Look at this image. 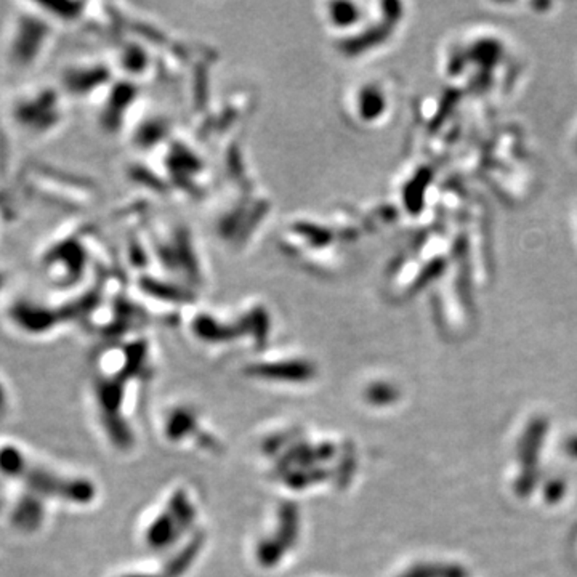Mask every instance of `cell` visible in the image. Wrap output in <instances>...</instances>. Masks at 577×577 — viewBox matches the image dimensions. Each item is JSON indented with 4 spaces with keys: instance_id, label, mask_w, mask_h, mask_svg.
<instances>
[{
    "instance_id": "8",
    "label": "cell",
    "mask_w": 577,
    "mask_h": 577,
    "mask_svg": "<svg viewBox=\"0 0 577 577\" xmlns=\"http://www.w3.org/2000/svg\"><path fill=\"white\" fill-rule=\"evenodd\" d=\"M196 430V417L191 411L177 409L173 411L167 420L166 433L167 436L177 441Z\"/></svg>"
},
{
    "instance_id": "16",
    "label": "cell",
    "mask_w": 577,
    "mask_h": 577,
    "mask_svg": "<svg viewBox=\"0 0 577 577\" xmlns=\"http://www.w3.org/2000/svg\"><path fill=\"white\" fill-rule=\"evenodd\" d=\"M122 577H164V576H148V574H130V576H122Z\"/></svg>"
},
{
    "instance_id": "6",
    "label": "cell",
    "mask_w": 577,
    "mask_h": 577,
    "mask_svg": "<svg viewBox=\"0 0 577 577\" xmlns=\"http://www.w3.org/2000/svg\"><path fill=\"white\" fill-rule=\"evenodd\" d=\"M204 545L203 534H196V536L189 541L182 552L177 553L171 561H168L166 569H164V577H180L183 573H187L189 566H191L196 557L199 555V550Z\"/></svg>"
},
{
    "instance_id": "5",
    "label": "cell",
    "mask_w": 577,
    "mask_h": 577,
    "mask_svg": "<svg viewBox=\"0 0 577 577\" xmlns=\"http://www.w3.org/2000/svg\"><path fill=\"white\" fill-rule=\"evenodd\" d=\"M180 529L173 521L171 513H162L157 520L152 523L146 532V541L152 548H164L171 545L180 536Z\"/></svg>"
},
{
    "instance_id": "14",
    "label": "cell",
    "mask_w": 577,
    "mask_h": 577,
    "mask_svg": "<svg viewBox=\"0 0 577 577\" xmlns=\"http://www.w3.org/2000/svg\"><path fill=\"white\" fill-rule=\"evenodd\" d=\"M106 422H108L106 425H108V432H109L111 438H113L119 446H122V448L130 446L132 433L129 430V427H127V423L122 419H119L116 414L109 416L108 419H106Z\"/></svg>"
},
{
    "instance_id": "12",
    "label": "cell",
    "mask_w": 577,
    "mask_h": 577,
    "mask_svg": "<svg viewBox=\"0 0 577 577\" xmlns=\"http://www.w3.org/2000/svg\"><path fill=\"white\" fill-rule=\"evenodd\" d=\"M100 400H102L106 412L114 416L119 409L120 402H122V385H120V380L104 382L103 385H100Z\"/></svg>"
},
{
    "instance_id": "2",
    "label": "cell",
    "mask_w": 577,
    "mask_h": 577,
    "mask_svg": "<svg viewBox=\"0 0 577 577\" xmlns=\"http://www.w3.org/2000/svg\"><path fill=\"white\" fill-rule=\"evenodd\" d=\"M66 95L50 84H33L10 95L5 106L12 130L23 139H50L66 124Z\"/></svg>"
},
{
    "instance_id": "10",
    "label": "cell",
    "mask_w": 577,
    "mask_h": 577,
    "mask_svg": "<svg viewBox=\"0 0 577 577\" xmlns=\"http://www.w3.org/2000/svg\"><path fill=\"white\" fill-rule=\"evenodd\" d=\"M285 545L279 541L276 537L264 539L260 544H258L257 548V558L260 561V564L264 568H271V566L278 564L280 558L284 557L285 553Z\"/></svg>"
},
{
    "instance_id": "7",
    "label": "cell",
    "mask_w": 577,
    "mask_h": 577,
    "mask_svg": "<svg viewBox=\"0 0 577 577\" xmlns=\"http://www.w3.org/2000/svg\"><path fill=\"white\" fill-rule=\"evenodd\" d=\"M168 513L173 518V521L177 523L180 532H183L184 529H188L194 523V507L191 502H189L187 492L178 489L175 494L172 496L171 504H168Z\"/></svg>"
},
{
    "instance_id": "3",
    "label": "cell",
    "mask_w": 577,
    "mask_h": 577,
    "mask_svg": "<svg viewBox=\"0 0 577 577\" xmlns=\"http://www.w3.org/2000/svg\"><path fill=\"white\" fill-rule=\"evenodd\" d=\"M248 374L262 379L284 380V382H306L315 377V367L306 361L260 363L248 367Z\"/></svg>"
},
{
    "instance_id": "11",
    "label": "cell",
    "mask_w": 577,
    "mask_h": 577,
    "mask_svg": "<svg viewBox=\"0 0 577 577\" xmlns=\"http://www.w3.org/2000/svg\"><path fill=\"white\" fill-rule=\"evenodd\" d=\"M329 478V472L324 468H303L299 470L292 475H287V484L292 486L294 489H303L306 486L321 483V481H326Z\"/></svg>"
},
{
    "instance_id": "9",
    "label": "cell",
    "mask_w": 577,
    "mask_h": 577,
    "mask_svg": "<svg viewBox=\"0 0 577 577\" xmlns=\"http://www.w3.org/2000/svg\"><path fill=\"white\" fill-rule=\"evenodd\" d=\"M194 331L200 338L209 342H223L236 335L235 331L228 329V327L221 324H216L209 316L198 317V321L194 324Z\"/></svg>"
},
{
    "instance_id": "13",
    "label": "cell",
    "mask_w": 577,
    "mask_h": 577,
    "mask_svg": "<svg viewBox=\"0 0 577 577\" xmlns=\"http://www.w3.org/2000/svg\"><path fill=\"white\" fill-rule=\"evenodd\" d=\"M15 219H17V204L13 194L7 189H0V237Z\"/></svg>"
},
{
    "instance_id": "1",
    "label": "cell",
    "mask_w": 577,
    "mask_h": 577,
    "mask_svg": "<svg viewBox=\"0 0 577 577\" xmlns=\"http://www.w3.org/2000/svg\"><path fill=\"white\" fill-rule=\"evenodd\" d=\"M56 28L33 2L15 5V12L5 21L0 40L5 70L17 74L37 70L52 50Z\"/></svg>"
},
{
    "instance_id": "4",
    "label": "cell",
    "mask_w": 577,
    "mask_h": 577,
    "mask_svg": "<svg viewBox=\"0 0 577 577\" xmlns=\"http://www.w3.org/2000/svg\"><path fill=\"white\" fill-rule=\"evenodd\" d=\"M300 529V516H299V508L297 505L290 504V502H285V504L280 505L279 515H278V532L276 539L285 545V548H290L292 545L297 542Z\"/></svg>"
},
{
    "instance_id": "15",
    "label": "cell",
    "mask_w": 577,
    "mask_h": 577,
    "mask_svg": "<svg viewBox=\"0 0 577 577\" xmlns=\"http://www.w3.org/2000/svg\"><path fill=\"white\" fill-rule=\"evenodd\" d=\"M8 285H10V273L7 271V268H3L2 264H0V301H2L3 295L7 294Z\"/></svg>"
}]
</instances>
